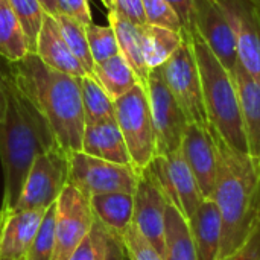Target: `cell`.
Segmentation results:
<instances>
[{
    "label": "cell",
    "instance_id": "cell-1",
    "mask_svg": "<svg viewBox=\"0 0 260 260\" xmlns=\"http://www.w3.org/2000/svg\"><path fill=\"white\" fill-rule=\"evenodd\" d=\"M0 87L6 98L0 122V163L3 169L2 210H12L34 160L47 151L61 149L40 110L14 81L9 66H0Z\"/></svg>",
    "mask_w": 260,
    "mask_h": 260
},
{
    "label": "cell",
    "instance_id": "cell-2",
    "mask_svg": "<svg viewBox=\"0 0 260 260\" xmlns=\"http://www.w3.org/2000/svg\"><path fill=\"white\" fill-rule=\"evenodd\" d=\"M9 70L17 85L47 120L58 146L66 154L81 151L85 120L79 78L50 69L34 52L9 62Z\"/></svg>",
    "mask_w": 260,
    "mask_h": 260
},
{
    "label": "cell",
    "instance_id": "cell-3",
    "mask_svg": "<svg viewBox=\"0 0 260 260\" xmlns=\"http://www.w3.org/2000/svg\"><path fill=\"white\" fill-rule=\"evenodd\" d=\"M213 136V134H212ZM218 151V171L212 200L222 222V242L218 260L239 250L260 224V169L247 154H241L213 136Z\"/></svg>",
    "mask_w": 260,
    "mask_h": 260
},
{
    "label": "cell",
    "instance_id": "cell-4",
    "mask_svg": "<svg viewBox=\"0 0 260 260\" xmlns=\"http://www.w3.org/2000/svg\"><path fill=\"white\" fill-rule=\"evenodd\" d=\"M183 32L197 59L210 133L235 151L248 155L239 94L233 73L213 55L193 29Z\"/></svg>",
    "mask_w": 260,
    "mask_h": 260
},
{
    "label": "cell",
    "instance_id": "cell-5",
    "mask_svg": "<svg viewBox=\"0 0 260 260\" xmlns=\"http://www.w3.org/2000/svg\"><path fill=\"white\" fill-rule=\"evenodd\" d=\"M114 119L123 136L133 168L137 174L148 169L157 157V149L148 96L142 84L114 101Z\"/></svg>",
    "mask_w": 260,
    "mask_h": 260
},
{
    "label": "cell",
    "instance_id": "cell-6",
    "mask_svg": "<svg viewBox=\"0 0 260 260\" xmlns=\"http://www.w3.org/2000/svg\"><path fill=\"white\" fill-rule=\"evenodd\" d=\"M160 72L169 91L183 110L187 122L209 128L204 110L201 78L192 46L186 35L177 52L163 66H160Z\"/></svg>",
    "mask_w": 260,
    "mask_h": 260
},
{
    "label": "cell",
    "instance_id": "cell-7",
    "mask_svg": "<svg viewBox=\"0 0 260 260\" xmlns=\"http://www.w3.org/2000/svg\"><path fill=\"white\" fill-rule=\"evenodd\" d=\"M69 184L81 190L85 197L125 192L134 193L139 174L133 166L117 165L82 151L67 154Z\"/></svg>",
    "mask_w": 260,
    "mask_h": 260
},
{
    "label": "cell",
    "instance_id": "cell-8",
    "mask_svg": "<svg viewBox=\"0 0 260 260\" xmlns=\"http://www.w3.org/2000/svg\"><path fill=\"white\" fill-rule=\"evenodd\" d=\"M69 184V158L62 149L40 154L26 177L12 210H47Z\"/></svg>",
    "mask_w": 260,
    "mask_h": 260
},
{
    "label": "cell",
    "instance_id": "cell-9",
    "mask_svg": "<svg viewBox=\"0 0 260 260\" xmlns=\"http://www.w3.org/2000/svg\"><path fill=\"white\" fill-rule=\"evenodd\" d=\"M148 96L157 155H169L180 149L184 131L189 125L183 110L169 91L160 67L152 69L143 85Z\"/></svg>",
    "mask_w": 260,
    "mask_h": 260
},
{
    "label": "cell",
    "instance_id": "cell-10",
    "mask_svg": "<svg viewBox=\"0 0 260 260\" xmlns=\"http://www.w3.org/2000/svg\"><path fill=\"white\" fill-rule=\"evenodd\" d=\"M93 212L90 198L67 184L55 204V257L67 260L90 236Z\"/></svg>",
    "mask_w": 260,
    "mask_h": 260
},
{
    "label": "cell",
    "instance_id": "cell-11",
    "mask_svg": "<svg viewBox=\"0 0 260 260\" xmlns=\"http://www.w3.org/2000/svg\"><path fill=\"white\" fill-rule=\"evenodd\" d=\"M134 197L133 224L163 256L165 251V216L168 197L151 168L139 172Z\"/></svg>",
    "mask_w": 260,
    "mask_h": 260
},
{
    "label": "cell",
    "instance_id": "cell-12",
    "mask_svg": "<svg viewBox=\"0 0 260 260\" xmlns=\"http://www.w3.org/2000/svg\"><path fill=\"white\" fill-rule=\"evenodd\" d=\"M189 29H193L200 35L204 44L230 72L236 69L239 61L235 34L218 0H195Z\"/></svg>",
    "mask_w": 260,
    "mask_h": 260
},
{
    "label": "cell",
    "instance_id": "cell-13",
    "mask_svg": "<svg viewBox=\"0 0 260 260\" xmlns=\"http://www.w3.org/2000/svg\"><path fill=\"white\" fill-rule=\"evenodd\" d=\"M227 14L239 66L260 85V9L253 0H218Z\"/></svg>",
    "mask_w": 260,
    "mask_h": 260
},
{
    "label": "cell",
    "instance_id": "cell-14",
    "mask_svg": "<svg viewBox=\"0 0 260 260\" xmlns=\"http://www.w3.org/2000/svg\"><path fill=\"white\" fill-rule=\"evenodd\" d=\"M149 168L168 200L174 203L187 219H190L204 197L181 154V149L169 155H157Z\"/></svg>",
    "mask_w": 260,
    "mask_h": 260
},
{
    "label": "cell",
    "instance_id": "cell-15",
    "mask_svg": "<svg viewBox=\"0 0 260 260\" xmlns=\"http://www.w3.org/2000/svg\"><path fill=\"white\" fill-rule=\"evenodd\" d=\"M180 149L198 183L203 197L210 198L218 171V151L210 129L189 123Z\"/></svg>",
    "mask_w": 260,
    "mask_h": 260
},
{
    "label": "cell",
    "instance_id": "cell-16",
    "mask_svg": "<svg viewBox=\"0 0 260 260\" xmlns=\"http://www.w3.org/2000/svg\"><path fill=\"white\" fill-rule=\"evenodd\" d=\"M46 210H5L0 230V260L26 257Z\"/></svg>",
    "mask_w": 260,
    "mask_h": 260
},
{
    "label": "cell",
    "instance_id": "cell-17",
    "mask_svg": "<svg viewBox=\"0 0 260 260\" xmlns=\"http://www.w3.org/2000/svg\"><path fill=\"white\" fill-rule=\"evenodd\" d=\"M232 73L239 94L248 157L260 169V85L239 64Z\"/></svg>",
    "mask_w": 260,
    "mask_h": 260
},
{
    "label": "cell",
    "instance_id": "cell-18",
    "mask_svg": "<svg viewBox=\"0 0 260 260\" xmlns=\"http://www.w3.org/2000/svg\"><path fill=\"white\" fill-rule=\"evenodd\" d=\"M34 53H37V56L50 69H55L75 78L87 75L78 59L70 52L69 46L66 44V40L55 17L49 14H44L43 17V24L38 34Z\"/></svg>",
    "mask_w": 260,
    "mask_h": 260
},
{
    "label": "cell",
    "instance_id": "cell-19",
    "mask_svg": "<svg viewBox=\"0 0 260 260\" xmlns=\"http://www.w3.org/2000/svg\"><path fill=\"white\" fill-rule=\"evenodd\" d=\"M82 152L117 165L133 166L123 136L116 119L87 125L82 137ZM136 171V169H134Z\"/></svg>",
    "mask_w": 260,
    "mask_h": 260
},
{
    "label": "cell",
    "instance_id": "cell-20",
    "mask_svg": "<svg viewBox=\"0 0 260 260\" xmlns=\"http://www.w3.org/2000/svg\"><path fill=\"white\" fill-rule=\"evenodd\" d=\"M198 260H218L222 242V222L212 198H204L189 219Z\"/></svg>",
    "mask_w": 260,
    "mask_h": 260
},
{
    "label": "cell",
    "instance_id": "cell-21",
    "mask_svg": "<svg viewBox=\"0 0 260 260\" xmlns=\"http://www.w3.org/2000/svg\"><path fill=\"white\" fill-rule=\"evenodd\" d=\"M93 218L108 232L119 236L133 224L134 197L125 192H111L90 197Z\"/></svg>",
    "mask_w": 260,
    "mask_h": 260
},
{
    "label": "cell",
    "instance_id": "cell-22",
    "mask_svg": "<svg viewBox=\"0 0 260 260\" xmlns=\"http://www.w3.org/2000/svg\"><path fill=\"white\" fill-rule=\"evenodd\" d=\"M108 24L114 29L119 52L128 61L131 69L139 78L142 85L146 84L149 76V69L145 59V49H143V26L134 24L133 21L114 14L108 12Z\"/></svg>",
    "mask_w": 260,
    "mask_h": 260
},
{
    "label": "cell",
    "instance_id": "cell-23",
    "mask_svg": "<svg viewBox=\"0 0 260 260\" xmlns=\"http://www.w3.org/2000/svg\"><path fill=\"white\" fill-rule=\"evenodd\" d=\"M165 260H198L189 219L171 201L165 216Z\"/></svg>",
    "mask_w": 260,
    "mask_h": 260
},
{
    "label": "cell",
    "instance_id": "cell-24",
    "mask_svg": "<svg viewBox=\"0 0 260 260\" xmlns=\"http://www.w3.org/2000/svg\"><path fill=\"white\" fill-rule=\"evenodd\" d=\"M91 76L102 85L113 101L126 94L137 84H140L137 75L122 53H117L104 62L94 64Z\"/></svg>",
    "mask_w": 260,
    "mask_h": 260
},
{
    "label": "cell",
    "instance_id": "cell-25",
    "mask_svg": "<svg viewBox=\"0 0 260 260\" xmlns=\"http://www.w3.org/2000/svg\"><path fill=\"white\" fill-rule=\"evenodd\" d=\"M30 52L23 27L8 0H0V58L17 62Z\"/></svg>",
    "mask_w": 260,
    "mask_h": 260
},
{
    "label": "cell",
    "instance_id": "cell-26",
    "mask_svg": "<svg viewBox=\"0 0 260 260\" xmlns=\"http://www.w3.org/2000/svg\"><path fill=\"white\" fill-rule=\"evenodd\" d=\"M184 35L171 29L143 24V49L148 69H157L163 66L183 44Z\"/></svg>",
    "mask_w": 260,
    "mask_h": 260
},
{
    "label": "cell",
    "instance_id": "cell-27",
    "mask_svg": "<svg viewBox=\"0 0 260 260\" xmlns=\"http://www.w3.org/2000/svg\"><path fill=\"white\" fill-rule=\"evenodd\" d=\"M79 88L85 126L114 119V101L91 75L79 78Z\"/></svg>",
    "mask_w": 260,
    "mask_h": 260
},
{
    "label": "cell",
    "instance_id": "cell-28",
    "mask_svg": "<svg viewBox=\"0 0 260 260\" xmlns=\"http://www.w3.org/2000/svg\"><path fill=\"white\" fill-rule=\"evenodd\" d=\"M55 20H56V23L61 29V34L66 40V44L69 46L73 56L78 59V62L81 64V67L84 69V72L87 75H93L94 61L90 53L85 26L70 17L61 15V14H56Z\"/></svg>",
    "mask_w": 260,
    "mask_h": 260
},
{
    "label": "cell",
    "instance_id": "cell-29",
    "mask_svg": "<svg viewBox=\"0 0 260 260\" xmlns=\"http://www.w3.org/2000/svg\"><path fill=\"white\" fill-rule=\"evenodd\" d=\"M8 2L23 27L30 52H35L38 34L43 24V17L46 14L41 3L38 0H8Z\"/></svg>",
    "mask_w": 260,
    "mask_h": 260
},
{
    "label": "cell",
    "instance_id": "cell-30",
    "mask_svg": "<svg viewBox=\"0 0 260 260\" xmlns=\"http://www.w3.org/2000/svg\"><path fill=\"white\" fill-rule=\"evenodd\" d=\"M85 34L94 64L104 62L105 59H110L111 56L120 53L114 29L110 24L99 26L91 23L85 27Z\"/></svg>",
    "mask_w": 260,
    "mask_h": 260
},
{
    "label": "cell",
    "instance_id": "cell-31",
    "mask_svg": "<svg viewBox=\"0 0 260 260\" xmlns=\"http://www.w3.org/2000/svg\"><path fill=\"white\" fill-rule=\"evenodd\" d=\"M55 204L46 210L37 238L26 254V260H53L55 257Z\"/></svg>",
    "mask_w": 260,
    "mask_h": 260
},
{
    "label": "cell",
    "instance_id": "cell-32",
    "mask_svg": "<svg viewBox=\"0 0 260 260\" xmlns=\"http://www.w3.org/2000/svg\"><path fill=\"white\" fill-rule=\"evenodd\" d=\"M90 236L94 247V260H126L120 238L108 232L94 218Z\"/></svg>",
    "mask_w": 260,
    "mask_h": 260
},
{
    "label": "cell",
    "instance_id": "cell-33",
    "mask_svg": "<svg viewBox=\"0 0 260 260\" xmlns=\"http://www.w3.org/2000/svg\"><path fill=\"white\" fill-rule=\"evenodd\" d=\"M146 24L171 29L175 32L183 30V24L166 0H140Z\"/></svg>",
    "mask_w": 260,
    "mask_h": 260
},
{
    "label": "cell",
    "instance_id": "cell-34",
    "mask_svg": "<svg viewBox=\"0 0 260 260\" xmlns=\"http://www.w3.org/2000/svg\"><path fill=\"white\" fill-rule=\"evenodd\" d=\"M120 241L128 260H165L154 248V245L136 229L134 224H131L120 235Z\"/></svg>",
    "mask_w": 260,
    "mask_h": 260
},
{
    "label": "cell",
    "instance_id": "cell-35",
    "mask_svg": "<svg viewBox=\"0 0 260 260\" xmlns=\"http://www.w3.org/2000/svg\"><path fill=\"white\" fill-rule=\"evenodd\" d=\"M101 2L105 5L108 12H114L139 26L146 24L140 0H101Z\"/></svg>",
    "mask_w": 260,
    "mask_h": 260
},
{
    "label": "cell",
    "instance_id": "cell-36",
    "mask_svg": "<svg viewBox=\"0 0 260 260\" xmlns=\"http://www.w3.org/2000/svg\"><path fill=\"white\" fill-rule=\"evenodd\" d=\"M56 14L70 17L85 27L93 23L88 0H56Z\"/></svg>",
    "mask_w": 260,
    "mask_h": 260
},
{
    "label": "cell",
    "instance_id": "cell-37",
    "mask_svg": "<svg viewBox=\"0 0 260 260\" xmlns=\"http://www.w3.org/2000/svg\"><path fill=\"white\" fill-rule=\"evenodd\" d=\"M224 260H260V224L251 238Z\"/></svg>",
    "mask_w": 260,
    "mask_h": 260
},
{
    "label": "cell",
    "instance_id": "cell-38",
    "mask_svg": "<svg viewBox=\"0 0 260 260\" xmlns=\"http://www.w3.org/2000/svg\"><path fill=\"white\" fill-rule=\"evenodd\" d=\"M166 2L172 6V9L178 15V18L183 24V30L189 29V26L192 23V12H193L195 0H166Z\"/></svg>",
    "mask_w": 260,
    "mask_h": 260
},
{
    "label": "cell",
    "instance_id": "cell-39",
    "mask_svg": "<svg viewBox=\"0 0 260 260\" xmlns=\"http://www.w3.org/2000/svg\"><path fill=\"white\" fill-rule=\"evenodd\" d=\"M67 260H94V247L91 236L85 238L84 242L76 248V251Z\"/></svg>",
    "mask_w": 260,
    "mask_h": 260
},
{
    "label": "cell",
    "instance_id": "cell-40",
    "mask_svg": "<svg viewBox=\"0 0 260 260\" xmlns=\"http://www.w3.org/2000/svg\"><path fill=\"white\" fill-rule=\"evenodd\" d=\"M38 2L41 3L46 14H49L52 17L56 15V0H38Z\"/></svg>",
    "mask_w": 260,
    "mask_h": 260
},
{
    "label": "cell",
    "instance_id": "cell-41",
    "mask_svg": "<svg viewBox=\"0 0 260 260\" xmlns=\"http://www.w3.org/2000/svg\"><path fill=\"white\" fill-rule=\"evenodd\" d=\"M5 113H6V98H5V93L0 87V122L5 119Z\"/></svg>",
    "mask_w": 260,
    "mask_h": 260
},
{
    "label": "cell",
    "instance_id": "cell-42",
    "mask_svg": "<svg viewBox=\"0 0 260 260\" xmlns=\"http://www.w3.org/2000/svg\"><path fill=\"white\" fill-rule=\"evenodd\" d=\"M3 218H5V210L0 209V230H2V224H3Z\"/></svg>",
    "mask_w": 260,
    "mask_h": 260
},
{
    "label": "cell",
    "instance_id": "cell-43",
    "mask_svg": "<svg viewBox=\"0 0 260 260\" xmlns=\"http://www.w3.org/2000/svg\"><path fill=\"white\" fill-rule=\"evenodd\" d=\"M253 2H254V5H256V6L260 9V0H253Z\"/></svg>",
    "mask_w": 260,
    "mask_h": 260
},
{
    "label": "cell",
    "instance_id": "cell-44",
    "mask_svg": "<svg viewBox=\"0 0 260 260\" xmlns=\"http://www.w3.org/2000/svg\"><path fill=\"white\" fill-rule=\"evenodd\" d=\"M17 260H26V257H21V259H17Z\"/></svg>",
    "mask_w": 260,
    "mask_h": 260
}]
</instances>
